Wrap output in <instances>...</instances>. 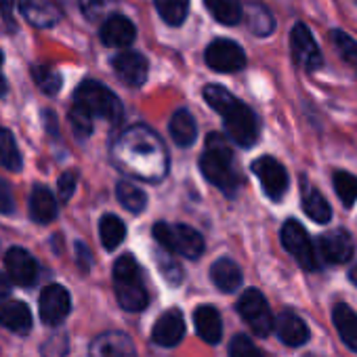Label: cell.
I'll use <instances>...</instances> for the list:
<instances>
[{"mask_svg": "<svg viewBox=\"0 0 357 357\" xmlns=\"http://www.w3.org/2000/svg\"><path fill=\"white\" fill-rule=\"evenodd\" d=\"M155 259H158V267L162 271V278L170 286H178V284L183 282V269H181V265L174 261V257L170 252H158Z\"/></svg>", "mask_w": 357, "mask_h": 357, "instance_id": "obj_38", "label": "cell"}, {"mask_svg": "<svg viewBox=\"0 0 357 357\" xmlns=\"http://www.w3.org/2000/svg\"><path fill=\"white\" fill-rule=\"evenodd\" d=\"M0 13H3L5 24L13 30L15 22H13V0H0Z\"/></svg>", "mask_w": 357, "mask_h": 357, "instance_id": "obj_45", "label": "cell"}, {"mask_svg": "<svg viewBox=\"0 0 357 357\" xmlns=\"http://www.w3.org/2000/svg\"><path fill=\"white\" fill-rule=\"evenodd\" d=\"M238 313H240V315L244 317V321L252 328V332H255L257 336H261V338H265V336L273 330L275 317L271 315L269 303H267V298H265L259 290H255V288L246 290V292L240 296V301H238Z\"/></svg>", "mask_w": 357, "mask_h": 357, "instance_id": "obj_7", "label": "cell"}, {"mask_svg": "<svg viewBox=\"0 0 357 357\" xmlns=\"http://www.w3.org/2000/svg\"><path fill=\"white\" fill-rule=\"evenodd\" d=\"M211 280L221 292H236L242 286V269L231 259H219L211 267Z\"/></svg>", "mask_w": 357, "mask_h": 357, "instance_id": "obj_24", "label": "cell"}, {"mask_svg": "<svg viewBox=\"0 0 357 357\" xmlns=\"http://www.w3.org/2000/svg\"><path fill=\"white\" fill-rule=\"evenodd\" d=\"M229 357H263L261 349L246 334H236L229 342Z\"/></svg>", "mask_w": 357, "mask_h": 357, "instance_id": "obj_40", "label": "cell"}, {"mask_svg": "<svg viewBox=\"0 0 357 357\" xmlns=\"http://www.w3.org/2000/svg\"><path fill=\"white\" fill-rule=\"evenodd\" d=\"M93 357H137V351L126 334L107 332L93 342Z\"/></svg>", "mask_w": 357, "mask_h": 357, "instance_id": "obj_19", "label": "cell"}, {"mask_svg": "<svg viewBox=\"0 0 357 357\" xmlns=\"http://www.w3.org/2000/svg\"><path fill=\"white\" fill-rule=\"evenodd\" d=\"M5 267L9 280L20 286H34L40 273L36 259L24 248H11L5 257Z\"/></svg>", "mask_w": 357, "mask_h": 357, "instance_id": "obj_12", "label": "cell"}, {"mask_svg": "<svg viewBox=\"0 0 357 357\" xmlns=\"http://www.w3.org/2000/svg\"><path fill=\"white\" fill-rule=\"evenodd\" d=\"M20 11L38 30L53 28L61 20V7L57 0H20Z\"/></svg>", "mask_w": 357, "mask_h": 357, "instance_id": "obj_14", "label": "cell"}, {"mask_svg": "<svg viewBox=\"0 0 357 357\" xmlns=\"http://www.w3.org/2000/svg\"><path fill=\"white\" fill-rule=\"evenodd\" d=\"M194 324H196V332L198 336L208 342V344H217L223 336V321L219 311L213 305H200L194 311Z\"/></svg>", "mask_w": 357, "mask_h": 357, "instance_id": "obj_20", "label": "cell"}, {"mask_svg": "<svg viewBox=\"0 0 357 357\" xmlns=\"http://www.w3.org/2000/svg\"><path fill=\"white\" fill-rule=\"evenodd\" d=\"M32 76H34V82L38 84V89L47 95H57L59 89H61V74L53 68V66H47V63H40V66H34L32 68Z\"/></svg>", "mask_w": 357, "mask_h": 357, "instance_id": "obj_35", "label": "cell"}, {"mask_svg": "<svg viewBox=\"0 0 357 357\" xmlns=\"http://www.w3.org/2000/svg\"><path fill=\"white\" fill-rule=\"evenodd\" d=\"M204 3L208 11L213 13V17L225 26H236L244 17L240 0H204Z\"/></svg>", "mask_w": 357, "mask_h": 357, "instance_id": "obj_30", "label": "cell"}, {"mask_svg": "<svg viewBox=\"0 0 357 357\" xmlns=\"http://www.w3.org/2000/svg\"><path fill=\"white\" fill-rule=\"evenodd\" d=\"M273 332L288 347H301L309 340L307 324L292 311H282L273 321Z\"/></svg>", "mask_w": 357, "mask_h": 357, "instance_id": "obj_18", "label": "cell"}, {"mask_svg": "<svg viewBox=\"0 0 357 357\" xmlns=\"http://www.w3.org/2000/svg\"><path fill=\"white\" fill-rule=\"evenodd\" d=\"M0 164L5 168L13 170V172H20L24 162H22V153L17 149V143L13 139V135L0 126Z\"/></svg>", "mask_w": 357, "mask_h": 357, "instance_id": "obj_33", "label": "cell"}, {"mask_svg": "<svg viewBox=\"0 0 357 357\" xmlns=\"http://www.w3.org/2000/svg\"><path fill=\"white\" fill-rule=\"evenodd\" d=\"M332 321H334V328L338 330L342 342L351 351L357 353V313L349 305L338 303L332 309Z\"/></svg>", "mask_w": 357, "mask_h": 357, "instance_id": "obj_23", "label": "cell"}, {"mask_svg": "<svg viewBox=\"0 0 357 357\" xmlns=\"http://www.w3.org/2000/svg\"><path fill=\"white\" fill-rule=\"evenodd\" d=\"M30 215L40 225L51 223L57 217V200H55V196L47 188L36 185L32 190V196H30Z\"/></svg>", "mask_w": 357, "mask_h": 357, "instance_id": "obj_25", "label": "cell"}, {"mask_svg": "<svg viewBox=\"0 0 357 357\" xmlns=\"http://www.w3.org/2000/svg\"><path fill=\"white\" fill-rule=\"evenodd\" d=\"M99 236L105 250H116L126 238V225L116 215H103L99 221Z\"/></svg>", "mask_w": 357, "mask_h": 357, "instance_id": "obj_29", "label": "cell"}, {"mask_svg": "<svg viewBox=\"0 0 357 357\" xmlns=\"http://www.w3.org/2000/svg\"><path fill=\"white\" fill-rule=\"evenodd\" d=\"M101 43L105 47H114V49H124L128 45H132L137 30L135 24L124 17V15H112L105 20V24L101 26Z\"/></svg>", "mask_w": 357, "mask_h": 357, "instance_id": "obj_17", "label": "cell"}, {"mask_svg": "<svg viewBox=\"0 0 357 357\" xmlns=\"http://www.w3.org/2000/svg\"><path fill=\"white\" fill-rule=\"evenodd\" d=\"M349 282L357 286V263H355V265H353V267L349 269Z\"/></svg>", "mask_w": 357, "mask_h": 357, "instance_id": "obj_48", "label": "cell"}, {"mask_svg": "<svg viewBox=\"0 0 357 357\" xmlns=\"http://www.w3.org/2000/svg\"><path fill=\"white\" fill-rule=\"evenodd\" d=\"M9 292H11V282H9V275L0 273V305H3V303L7 301Z\"/></svg>", "mask_w": 357, "mask_h": 357, "instance_id": "obj_46", "label": "cell"}, {"mask_svg": "<svg viewBox=\"0 0 357 357\" xmlns=\"http://www.w3.org/2000/svg\"><path fill=\"white\" fill-rule=\"evenodd\" d=\"M116 298L122 309L126 311H143L149 303V296L141 282L116 284Z\"/></svg>", "mask_w": 357, "mask_h": 357, "instance_id": "obj_27", "label": "cell"}, {"mask_svg": "<svg viewBox=\"0 0 357 357\" xmlns=\"http://www.w3.org/2000/svg\"><path fill=\"white\" fill-rule=\"evenodd\" d=\"M15 202H13V194H11V188L5 183V181H0V213L3 215H9L13 211Z\"/></svg>", "mask_w": 357, "mask_h": 357, "instance_id": "obj_43", "label": "cell"}, {"mask_svg": "<svg viewBox=\"0 0 357 357\" xmlns=\"http://www.w3.org/2000/svg\"><path fill=\"white\" fill-rule=\"evenodd\" d=\"M0 326L15 334H28L32 330V313L22 301H5L0 305Z\"/></svg>", "mask_w": 357, "mask_h": 357, "instance_id": "obj_21", "label": "cell"}, {"mask_svg": "<svg viewBox=\"0 0 357 357\" xmlns=\"http://www.w3.org/2000/svg\"><path fill=\"white\" fill-rule=\"evenodd\" d=\"M114 160L124 172L145 178V181H160L168 170V153L160 137L147 126H130L120 135L114 147Z\"/></svg>", "mask_w": 357, "mask_h": 357, "instance_id": "obj_1", "label": "cell"}, {"mask_svg": "<svg viewBox=\"0 0 357 357\" xmlns=\"http://www.w3.org/2000/svg\"><path fill=\"white\" fill-rule=\"evenodd\" d=\"M332 183H334L336 196L342 200L347 208H351L357 202V176L347 170H336L332 174Z\"/></svg>", "mask_w": 357, "mask_h": 357, "instance_id": "obj_34", "label": "cell"}, {"mask_svg": "<svg viewBox=\"0 0 357 357\" xmlns=\"http://www.w3.org/2000/svg\"><path fill=\"white\" fill-rule=\"evenodd\" d=\"M116 196H118L120 204H122L128 213L139 215V213H143L145 206H147V196H145V192H143L141 188L128 183V181H120V183L116 185Z\"/></svg>", "mask_w": 357, "mask_h": 357, "instance_id": "obj_32", "label": "cell"}, {"mask_svg": "<svg viewBox=\"0 0 357 357\" xmlns=\"http://www.w3.org/2000/svg\"><path fill=\"white\" fill-rule=\"evenodd\" d=\"M305 357H319V355H315V353H309V355H305Z\"/></svg>", "mask_w": 357, "mask_h": 357, "instance_id": "obj_49", "label": "cell"}, {"mask_svg": "<svg viewBox=\"0 0 357 357\" xmlns=\"http://www.w3.org/2000/svg\"><path fill=\"white\" fill-rule=\"evenodd\" d=\"M114 282L116 284H128V282H141V267L130 255H122L114 263Z\"/></svg>", "mask_w": 357, "mask_h": 357, "instance_id": "obj_37", "label": "cell"}, {"mask_svg": "<svg viewBox=\"0 0 357 357\" xmlns=\"http://www.w3.org/2000/svg\"><path fill=\"white\" fill-rule=\"evenodd\" d=\"M330 38H332V45H334L336 53L342 57V61L351 70L357 72V43L349 34H344L342 30H332L330 32Z\"/></svg>", "mask_w": 357, "mask_h": 357, "instance_id": "obj_36", "label": "cell"}, {"mask_svg": "<svg viewBox=\"0 0 357 357\" xmlns=\"http://www.w3.org/2000/svg\"><path fill=\"white\" fill-rule=\"evenodd\" d=\"M76 181H78V176H76V172H72V170H68V172H63L61 176H59V198H61V202H68L72 196H74V190H76Z\"/></svg>", "mask_w": 357, "mask_h": 357, "instance_id": "obj_41", "label": "cell"}, {"mask_svg": "<svg viewBox=\"0 0 357 357\" xmlns=\"http://www.w3.org/2000/svg\"><path fill=\"white\" fill-rule=\"evenodd\" d=\"M70 124L78 139H86L93 132V116L78 103H74V107L70 109Z\"/></svg>", "mask_w": 357, "mask_h": 357, "instance_id": "obj_39", "label": "cell"}, {"mask_svg": "<svg viewBox=\"0 0 357 357\" xmlns=\"http://www.w3.org/2000/svg\"><path fill=\"white\" fill-rule=\"evenodd\" d=\"M206 57V63L208 68H213L215 72H225V74H231V72H238L246 66V53L244 49L229 40V38H219V40H213L204 53Z\"/></svg>", "mask_w": 357, "mask_h": 357, "instance_id": "obj_10", "label": "cell"}, {"mask_svg": "<svg viewBox=\"0 0 357 357\" xmlns=\"http://www.w3.org/2000/svg\"><path fill=\"white\" fill-rule=\"evenodd\" d=\"M168 130H170V137L172 141L178 145V147H190L196 143V137H198V126H196V120L194 116L188 112V109H176L168 122Z\"/></svg>", "mask_w": 357, "mask_h": 357, "instance_id": "obj_22", "label": "cell"}, {"mask_svg": "<svg viewBox=\"0 0 357 357\" xmlns=\"http://www.w3.org/2000/svg\"><path fill=\"white\" fill-rule=\"evenodd\" d=\"M200 170L215 188L223 194L234 196L238 190V174L234 170V151L227 139L219 132H211L206 139V149L200 158Z\"/></svg>", "mask_w": 357, "mask_h": 357, "instance_id": "obj_3", "label": "cell"}, {"mask_svg": "<svg viewBox=\"0 0 357 357\" xmlns=\"http://www.w3.org/2000/svg\"><path fill=\"white\" fill-rule=\"evenodd\" d=\"M301 206H303L305 215L311 221H315V223H328L332 219V208H330L328 200L319 192H315L313 188L305 185V181H303V200H301Z\"/></svg>", "mask_w": 357, "mask_h": 357, "instance_id": "obj_26", "label": "cell"}, {"mask_svg": "<svg viewBox=\"0 0 357 357\" xmlns=\"http://www.w3.org/2000/svg\"><path fill=\"white\" fill-rule=\"evenodd\" d=\"M70 309H72V298L63 286L51 284L40 292V317L45 324L49 326L61 324L68 317Z\"/></svg>", "mask_w": 357, "mask_h": 357, "instance_id": "obj_11", "label": "cell"}, {"mask_svg": "<svg viewBox=\"0 0 357 357\" xmlns=\"http://www.w3.org/2000/svg\"><path fill=\"white\" fill-rule=\"evenodd\" d=\"M202 95L206 103L223 116L225 130L234 143L240 147H252L259 141V120L246 103L236 99L227 89L219 84L204 86Z\"/></svg>", "mask_w": 357, "mask_h": 357, "instance_id": "obj_2", "label": "cell"}, {"mask_svg": "<svg viewBox=\"0 0 357 357\" xmlns=\"http://www.w3.org/2000/svg\"><path fill=\"white\" fill-rule=\"evenodd\" d=\"M153 3H155L160 17L172 28H178L188 20L190 0H153Z\"/></svg>", "mask_w": 357, "mask_h": 357, "instance_id": "obj_31", "label": "cell"}, {"mask_svg": "<svg viewBox=\"0 0 357 357\" xmlns=\"http://www.w3.org/2000/svg\"><path fill=\"white\" fill-rule=\"evenodd\" d=\"M252 172L259 176L263 192L273 202H280L288 192V172L286 168L271 155H261L252 162Z\"/></svg>", "mask_w": 357, "mask_h": 357, "instance_id": "obj_8", "label": "cell"}, {"mask_svg": "<svg viewBox=\"0 0 357 357\" xmlns=\"http://www.w3.org/2000/svg\"><path fill=\"white\" fill-rule=\"evenodd\" d=\"M114 72L118 74V78L128 84V86H141L147 80V59L141 53L135 51H124L120 55L114 57Z\"/></svg>", "mask_w": 357, "mask_h": 357, "instance_id": "obj_16", "label": "cell"}, {"mask_svg": "<svg viewBox=\"0 0 357 357\" xmlns=\"http://www.w3.org/2000/svg\"><path fill=\"white\" fill-rule=\"evenodd\" d=\"M282 246L294 257V261L305 271H317L319 269V259H317L315 246L298 221L290 219L282 225Z\"/></svg>", "mask_w": 357, "mask_h": 357, "instance_id": "obj_6", "label": "cell"}, {"mask_svg": "<svg viewBox=\"0 0 357 357\" xmlns=\"http://www.w3.org/2000/svg\"><path fill=\"white\" fill-rule=\"evenodd\" d=\"M76 261H78V267L86 273L91 269V263H93V257H91V250L86 248V244L78 242L76 244Z\"/></svg>", "mask_w": 357, "mask_h": 357, "instance_id": "obj_44", "label": "cell"}, {"mask_svg": "<svg viewBox=\"0 0 357 357\" xmlns=\"http://www.w3.org/2000/svg\"><path fill=\"white\" fill-rule=\"evenodd\" d=\"M290 49H292V59L305 72H315V70L321 68V63H324L321 51H319L311 30L305 24H296L292 28V32H290Z\"/></svg>", "mask_w": 357, "mask_h": 357, "instance_id": "obj_9", "label": "cell"}, {"mask_svg": "<svg viewBox=\"0 0 357 357\" xmlns=\"http://www.w3.org/2000/svg\"><path fill=\"white\" fill-rule=\"evenodd\" d=\"M3 61H5V57H3V53H0V97L7 93V80L3 76Z\"/></svg>", "mask_w": 357, "mask_h": 357, "instance_id": "obj_47", "label": "cell"}, {"mask_svg": "<svg viewBox=\"0 0 357 357\" xmlns=\"http://www.w3.org/2000/svg\"><path fill=\"white\" fill-rule=\"evenodd\" d=\"M317 248L326 263H347L355 255L353 240L344 229H334L324 234L317 242Z\"/></svg>", "mask_w": 357, "mask_h": 357, "instance_id": "obj_15", "label": "cell"}, {"mask_svg": "<svg viewBox=\"0 0 357 357\" xmlns=\"http://www.w3.org/2000/svg\"><path fill=\"white\" fill-rule=\"evenodd\" d=\"M185 336V319L178 309H170L158 317L151 330V340L160 347H174Z\"/></svg>", "mask_w": 357, "mask_h": 357, "instance_id": "obj_13", "label": "cell"}, {"mask_svg": "<svg viewBox=\"0 0 357 357\" xmlns=\"http://www.w3.org/2000/svg\"><path fill=\"white\" fill-rule=\"evenodd\" d=\"M244 20L248 24L250 32L257 36H269L275 30V20H273L271 11L259 3L248 5V9L244 11Z\"/></svg>", "mask_w": 357, "mask_h": 357, "instance_id": "obj_28", "label": "cell"}, {"mask_svg": "<svg viewBox=\"0 0 357 357\" xmlns=\"http://www.w3.org/2000/svg\"><path fill=\"white\" fill-rule=\"evenodd\" d=\"M153 238L166 252L181 255L192 261H196L206 248L204 238L190 225H170L160 221L153 225Z\"/></svg>", "mask_w": 357, "mask_h": 357, "instance_id": "obj_4", "label": "cell"}, {"mask_svg": "<svg viewBox=\"0 0 357 357\" xmlns=\"http://www.w3.org/2000/svg\"><path fill=\"white\" fill-rule=\"evenodd\" d=\"M109 3H114V0H80V7L89 20H97Z\"/></svg>", "mask_w": 357, "mask_h": 357, "instance_id": "obj_42", "label": "cell"}, {"mask_svg": "<svg viewBox=\"0 0 357 357\" xmlns=\"http://www.w3.org/2000/svg\"><path fill=\"white\" fill-rule=\"evenodd\" d=\"M76 103L80 107H84L91 116H99L105 118L107 122L116 124L122 118V103L120 99L101 82L95 80H84L74 95Z\"/></svg>", "mask_w": 357, "mask_h": 357, "instance_id": "obj_5", "label": "cell"}]
</instances>
